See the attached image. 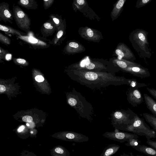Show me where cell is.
<instances>
[{"label":"cell","instance_id":"cell-6","mask_svg":"<svg viewBox=\"0 0 156 156\" xmlns=\"http://www.w3.org/2000/svg\"><path fill=\"white\" fill-rule=\"evenodd\" d=\"M13 18L18 27L26 32L30 29L31 20L27 14L18 5L13 6Z\"/></svg>","mask_w":156,"mask_h":156},{"label":"cell","instance_id":"cell-26","mask_svg":"<svg viewBox=\"0 0 156 156\" xmlns=\"http://www.w3.org/2000/svg\"><path fill=\"white\" fill-rule=\"evenodd\" d=\"M152 0H137L136 1V7L139 8L142 7L150 3Z\"/></svg>","mask_w":156,"mask_h":156},{"label":"cell","instance_id":"cell-11","mask_svg":"<svg viewBox=\"0 0 156 156\" xmlns=\"http://www.w3.org/2000/svg\"><path fill=\"white\" fill-rule=\"evenodd\" d=\"M12 13L9 8V5L7 2H3L0 4V21L12 23L13 19Z\"/></svg>","mask_w":156,"mask_h":156},{"label":"cell","instance_id":"cell-23","mask_svg":"<svg viewBox=\"0 0 156 156\" xmlns=\"http://www.w3.org/2000/svg\"><path fill=\"white\" fill-rule=\"evenodd\" d=\"M142 115L146 121L154 130H156V117L146 113H143Z\"/></svg>","mask_w":156,"mask_h":156},{"label":"cell","instance_id":"cell-9","mask_svg":"<svg viewBox=\"0 0 156 156\" xmlns=\"http://www.w3.org/2000/svg\"><path fill=\"white\" fill-rule=\"evenodd\" d=\"M78 33L82 37L91 41L98 42L103 38L101 32L87 26L80 27Z\"/></svg>","mask_w":156,"mask_h":156},{"label":"cell","instance_id":"cell-7","mask_svg":"<svg viewBox=\"0 0 156 156\" xmlns=\"http://www.w3.org/2000/svg\"><path fill=\"white\" fill-rule=\"evenodd\" d=\"M72 6L75 12L78 10L90 20L100 21V18L89 6L87 0H73Z\"/></svg>","mask_w":156,"mask_h":156},{"label":"cell","instance_id":"cell-25","mask_svg":"<svg viewBox=\"0 0 156 156\" xmlns=\"http://www.w3.org/2000/svg\"><path fill=\"white\" fill-rule=\"evenodd\" d=\"M141 142L138 139L133 138L130 139L125 144L127 146L133 147L136 146Z\"/></svg>","mask_w":156,"mask_h":156},{"label":"cell","instance_id":"cell-18","mask_svg":"<svg viewBox=\"0 0 156 156\" xmlns=\"http://www.w3.org/2000/svg\"><path fill=\"white\" fill-rule=\"evenodd\" d=\"M19 38L27 42L32 45L44 47L46 46V44L42 41L32 36H19Z\"/></svg>","mask_w":156,"mask_h":156},{"label":"cell","instance_id":"cell-35","mask_svg":"<svg viewBox=\"0 0 156 156\" xmlns=\"http://www.w3.org/2000/svg\"><path fill=\"white\" fill-rule=\"evenodd\" d=\"M55 151L57 153L62 154L64 153V150L62 148L59 147H57L55 149Z\"/></svg>","mask_w":156,"mask_h":156},{"label":"cell","instance_id":"cell-28","mask_svg":"<svg viewBox=\"0 0 156 156\" xmlns=\"http://www.w3.org/2000/svg\"><path fill=\"white\" fill-rule=\"evenodd\" d=\"M44 9L46 10L50 7L53 3L54 0H43Z\"/></svg>","mask_w":156,"mask_h":156},{"label":"cell","instance_id":"cell-1","mask_svg":"<svg viewBox=\"0 0 156 156\" xmlns=\"http://www.w3.org/2000/svg\"><path fill=\"white\" fill-rule=\"evenodd\" d=\"M67 74L73 80L90 88L117 86L127 83L126 79L115 73L67 69Z\"/></svg>","mask_w":156,"mask_h":156},{"label":"cell","instance_id":"cell-12","mask_svg":"<svg viewBox=\"0 0 156 156\" xmlns=\"http://www.w3.org/2000/svg\"><path fill=\"white\" fill-rule=\"evenodd\" d=\"M126 0H118L113 5V8L111 13L112 21L116 20L120 15L123 9V6Z\"/></svg>","mask_w":156,"mask_h":156},{"label":"cell","instance_id":"cell-21","mask_svg":"<svg viewBox=\"0 0 156 156\" xmlns=\"http://www.w3.org/2000/svg\"><path fill=\"white\" fill-rule=\"evenodd\" d=\"M0 30L7 34H11L18 36H24L26 34L14 29L8 26L0 24Z\"/></svg>","mask_w":156,"mask_h":156},{"label":"cell","instance_id":"cell-37","mask_svg":"<svg viewBox=\"0 0 156 156\" xmlns=\"http://www.w3.org/2000/svg\"><path fill=\"white\" fill-rule=\"evenodd\" d=\"M132 87H135V86H136V84H135V83L133 82V83H132Z\"/></svg>","mask_w":156,"mask_h":156},{"label":"cell","instance_id":"cell-14","mask_svg":"<svg viewBox=\"0 0 156 156\" xmlns=\"http://www.w3.org/2000/svg\"><path fill=\"white\" fill-rule=\"evenodd\" d=\"M57 28L54 23L49 19L43 24L41 30L43 34L48 35L52 34Z\"/></svg>","mask_w":156,"mask_h":156},{"label":"cell","instance_id":"cell-24","mask_svg":"<svg viewBox=\"0 0 156 156\" xmlns=\"http://www.w3.org/2000/svg\"><path fill=\"white\" fill-rule=\"evenodd\" d=\"M49 19L51 20L55 24L57 28L61 25L63 20L62 16L57 14H52L49 16Z\"/></svg>","mask_w":156,"mask_h":156},{"label":"cell","instance_id":"cell-10","mask_svg":"<svg viewBox=\"0 0 156 156\" xmlns=\"http://www.w3.org/2000/svg\"><path fill=\"white\" fill-rule=\"evenodd\" d=\"M127 99L133 107H135L144 101V98L140 91L137 89L130 88L126 93Z\"/></svg>","mask_w":156,"mask_h":156},{"label":"cell","instance_id":"cell-32","mask_svg":"<svg viewBox=\"0 0 156 156\" xmlns=\"http://www.w3.org/2000/svg\"><path fill=\"white\" fill-rule=\"evenodd\" d=\"M22 119L24 122H32L33 118L30 116L26 115L23 117Z\"/></svg>","mask_w":156,"mask_h":156},{"label":"cell","instance_id":"cell-16","mask_svg":"<svg viewBox=\"0 0 156 156\" xmlns=\"http://www.w3.org/2000/svg\"><path fill=\"white\" fill-rule=\"evenodd\" d=\"M144 96L147 108L156 117V101L146 94H144Z\"/></svg>","mask_w":156,"mask_h":156},{"label":"cell","instance_id":"cell-19","mask_svg":"<svg viewBox=\"0 0 156 156\" xmlns=\"http://www.w3.org/2000/svg\"><path fill=\"white\" fill-rule=\"evenodd\" d=\"M17 3L28 9H36L38 7L36 0H19Z\"/></svg>","mask_w":156,"mask_h":156},{"label":"cell","instance_id":"cell-31","mask_svg":"<svg viewBox=\"0 0 156 156\" xmlns=\"http://www.w3.org/2000/svg\"><path fill=\"white\" fill-rule=\"evenodd\" d=\"M16 62L18 64L22 65H27V62L24 59L21 58H18L16 59Z\"/></svg>","mask_w":156,"mask_h":156},{"label":"cell","instance_id":"cell-34","mask_svg":"<svg viewBox=\"0 0 156 156\" xmlns=\"http://www.w3.org/2000/svg\"><path fill=\"white\" fill-rule=\"evenodd\" d=\"M7 52L4 50L2 49L1 48H0V59H4L5 57V56Z\"/></svg>","mask_w":156,"mask_h":156},{"label":"cell","instance_id":"cell-13","mask_svg":"<svg viewBox=\"0 0 156 156\" xmlns=\"http://www.w3.org/2000/svg\"><path fill=\"white\" fill-rule=\"evenodd\" d=\"M65 50L67 53L73 54L83 52L85 51V48L79 43L72 41L69 42L66 45Z\"/></svg>","mask_w":156,"mask_h":156},{"label":"cell","instance_id":"cell-8","mask_svg":"<svg viewBox=\"0 0 156 156\" xmlns=\"http://www.w3.org/2000/svg\"><path fill=\"white\" fill-rule=\"evenodd\" d=\"M115 130L114 131L106 132L103 136L109 139L113 140L120 143L127 142L130 139L135 138L138 139V135L126 132L119 131Z\"/></svg>","mask_w":156,"mask_h":156},{"label":"cell","instance_id":"cell-20","mask_svg":"<svg viewBox=\"0 0 156 156\" xmlns=\"http://www.w3.org/2000/svg\"><path fill=\"white\" fill-rule=\"evenodd\" d=\"M120 146L115 144L109 145L103 150L101 156H111L115 154L119 149Z\"/></svg>","mask_w":156,"mask_h":156},{"label":"cell","instance_id":"cell-27","mask_svg":"<svg viewBox=\"0 0 156 156\" xmlns=\"http://www.w3.org/2000/svg\"><path fill=\"white\" fill-rule=\"evenodd\" d=\"M0 41L1 42L7 45L11 43L10 40L1 33H0Z\"/></svg>","mask_w":156,"mask_h":156},{"label":"cell","instance_id":"cell-38","mask_svg":"<svg viewBox=\"0 0 156 156\" xmlns=\"http://www.w3.org/2000/svg\"><path fill=\"white\" fill-rule=\"evenodd\" d=\"M155 132H156V130H155Z\"/></svg>","mask_w":156,"mask_h":156},{"label":"cell","instance_id":"cell-30","mask_svg":"<svg viewBox=\"0 0 156 156\" xmlns=\"http://www.w3.org/2000/svg\"><path fill=\"white\" fill-rule=\"evenodd\" d=\"M144 31L142 30H139L138 31V37L142 41H144L145 39V36L144 34L143 33Z\"/></svg>","mask_w":156,"mask_h":156},{"label":"cell","instance_id":"cell-36","mask_svg":"<svg viewBox=\"0 0 156 156\" xmlns=\"http://www.w3.org/2000/svg\"><path fill=\"white\" fill-rule=\"evenodd\" d=\"M25 127L23 125H22L20 127L17 129V131L18 132H20L22 131L25 128Z\"/></svg>","mask_w":156,"mask_h":156},{"label":"cell","instance_id":"cell-22","mask_svg":"<svg viewBox=\"0 0 156 156\" xmlns=\"http://www.w3.org/2000/svg\"><path fill=\"white\" fill-rule=\"evenodd\" d=\"M66 22L65 19L63 20V21L61 25L57 28V32L56 36L54 38V43L56 44L59 39L63 35L66 29Z\"/></svg>","mask_w":156,"mask_h":156},{"label":"cell","instance_id":"cell-5","mask_svg":"<svg viewBox=\"0 0 156 156\" xmlns=\"http://www.w3.org/2000/svg\"><path fill=\"white\" fill-rule=\"evenodd\" d=\"M123 131L132 132L140 136H145L147 139L156 137L155 131L153 129H151L144 120L137 114L133 122L127 126Z\"/></svg>","mask_w":156,"mask_h":156},{"label":"cell","instance_id":"cell-2","mask_svg":"<svg viewBox=\"0 0 156 156\" xmlns=\"http://www.w3.org/2000/svg\"><path fill=\"white\" fill-rule=\"evenodd\" d=\"M67 69L112 73H115L119 70L110 60L90 58L89 57L71 65L67 67Z\"/></svg>","mask_w":156,"mask_h":156},{"label":"cell","instance_id":"cell-17","mask_svg":"<svg viewBox=\"0 0 156 156\" xmlns=\"http://www.w3.org/2000/svg\"><path fill=\"white\" fill-rule=\"evenodd\" d=\"M133 148L136 150L149 156H156V149L151 147L138 144Z\"/></svg>","mask_w":156,"mask_h":156},{"label":"cell","instance_id":"cell-15","mask_svg":"<svg viewBox=\"0 0 156 156\" xmlns=\"http://www.w3.org/2000/svg\"><path fill=\"white\" fill-rule=\"evenodd\" d=\"M115 53L119 60L127 58L129 57V51L125 45L122 43H120L117 46Z\"/></svg>","mask_w":156,"mask_h":156},{"label":"cell","instance_id":"cell-29","mask_svg":"<svg viewBox=\"0 0 156 156\" xmlns=\"http://www.w3.org/2000/svg\"><path fill=\"white\" fill-rule=\"evenodd\" d=\"M147 144L151 147L156 149V141H153L151 139H147Z\"/></svg>","mask_w":156,"mask_h":156},{"label":"cell","instance_id":"cell-3","mask_svg":"<svg viewBox=\"0 0 156 156\" xmlns=\"http://www.w3.org/2000/svg\"><path fill=\"white\" fill-rule=\"evenodd\" d=\"M67 102L76 111L80 117L89 121L92 120L93 110L92 105L74 88L68 94Z\"/></svg>","mask_w":156,"mask_h":156},{"label":"cell","instance_id":"cell-33","mask_svg":"<svg viewBox=\"0 0 156 156\" xmlns=\"http://www.w3.org/2000/svg\"><path fill=\"white\" fill-rule=\"evenodd\" d=\"M150 94L156 99V90L153 89L147 88Z\"/></svg>","mask_w":156,"mask_h":156},{"label":"cell","instance_id":"cell-4","mask_svg":"<svg viewBox=\"0 0 156 156\" xmlns=\"http://www.w3.org/2000/svg\"><path fill=\"white\" fill-rule=\"evenodd\" d=\"M136 114L129 108L116 110L110 115L111 124L115 130L123 131L127 126L133 122Z\"/></svg>","mask_w":156,"mask_h":156}]
</instances>
